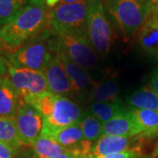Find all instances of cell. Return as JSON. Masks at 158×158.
Instances as JSON below:
<instances>
[{
	"mask_svg": "<svg viewBox=\"0 0 158 158\" xmlns=\"http://www.w3.org/2000/svg\"><path fill=\"white\" fill-rule=\"evenodd\" d=\"M49 11L45 0H33L22 12L0 29V40L6 53H11L48 29Z\"/></svg>",
	"mask_w": 158,
	"mask_h": 158,
	"instance_id": "1",
	"label": "cell"
},
{
	"mask_svg": "<svg viewBox=\"0 0 158 158\" xmlns=\"http://www.w3.org/2000/svg\"><path fill=\"white\" fill-rule=\"evenodd\" d=\"M26 104L32 105L43 115L44 124L41 133L43 135L78 123L82 118V110L76 102L48 91L34 97Z\"/></svg>",
	"mask_w": 158,
	"mask_h": 158,
	"instance_id": "2",
	"label": "cell"
},
{
	"mask_svg": "<svg viewBox=\"0 0 158 158\" xmlns=\"http://www.w3.org/2000/svg\"><path fill=\"white\" fill-rule=\"evenodd\" d=\"M153 6V0H106V10L125 42L135 36Z\"/></svg>",
	"mask_w": 158,
	"mask_h": 158,
	"instance_id": "3",
	"label": "cell"
},
{
	"mask_svg": "<svg viewBox=\"0 0 158 158\" xmlns=\"http://www.w3.org/2000/svg\"><path fill=\"white\" fill-rule=\"evenodd\" d=\"M49 27L13 52L6 53L9 64L15 68H25L43 72L54 55L49 39Z\"/></svg>",
	"mask_w": 158,
	"mask_h": 158,
	"instance_id": "4",
	"label": "cell"
},
{
	"mask_svg": "<svg viewBox=\"0 0 158 158\" xmlns=\"http://www.w3.org/2000/svg\"><path fill=\"white\" fill-rule=\"evenodd\" d=\"M90 0L59 4L49 11V30L53 35L85 34Z\"/></svg>",
	"mask_w": 158,
	"mask_h": 158,
	"instance_id": "5",
	"label": "cell"
},
{
	"mask_svg": "<svg viewBox=\"0 0 158 158\" xmlns=\"http://www.w3.org/2000/svg\"><path fill=\"white\" fill-rule=\"evenodd\" d=\"M52 51H60L82 68L92 69L98 62L97 51L90 43L86 34H69L49 39Z\"/></svg>",
	"mask_w": 158,
	"mask_h": 158,
	"instance_id": "6",
	"label": "cell"
},
{
	"mask_svg": "<svg viewBox=\"0 0 158 158\" xmlns=\"http://www.w3.org/2000/svg\"><path fill=\"white\" fill-rule=\"evenodd\" d=\"M85 34L97 52L106 54L110 51L113 29L102 0H90Z\"/></svg>",
	"mask_w": 158,
	"mask_h": 158,
	"instance_id": "7",
	"label": "cell"
},
{
	"mask_svg": "<svg viewBox=\"0 0 158 158\" xmlns=\"http://www.w3.org/2000/svg\"><path fill=\"white\" fill-rule=\"evenodd\" d=\"M8 77L22 104L48 91L45 75L41 71L15 68L9 64Z\"/></svg>",
	"mask_w": 158,
	"mask_h": 158,
	"instance_id": "8",
	"label": "cell"
},
{
	"mask_svg": "<svg viewBox=\"0 0 158 158\" xmlns=\"http://www.w3.org/2000/svg\"><path fill=\"white\" fill-rule=\"evenodd\" d=\"M19 137L24 146L32 147L43 129L44 118L30 104H22L14 117Z\"/></svg>",
	"mask_w": 158,
	"mask_h": 158,
	"instance_id": "9",
	"label": "cell"
},
{
	"mask_svg": "<svg viewBox=\"0 0 158 158\" xmlns=\"http://www.w3.org/2000/svg\"><path fill=\"white\" fill-rule=\"evenodd\" d=\"M43 73L45 75L48 92L67 98L76 93L62 62L55 53L44 69Z\"/></svg>",
	"mask_w": 158,
	"mask_h": 158,
	"instance_id": "10",
	"label": "cell"
},
{
	"mask_svg": "<svg viewBox=\"0 0 158 158\" xmlns=\"http://www.w3.org/2000/svg\"><path fill=\"white\" fill-rule=\"evenodd\" d=\"M137 43L147 55L158 59V11L153 6L136 34Z\"/></svg>",
	"mask_w": 158,
	"mask_h": 158,
	"instance_id": "11",
	"label": "cell"
},
{
	"mask_svg": "<svg viewBox=\"0 0 158 158\" xmlns=\"http://www.w3.org/2000/svg\"><path fill=\"white\" fill-rule=\"evenodd\" d=\"M142 136L121 137V136L103 135L93 145L90 152V158L95 156H105L118 154L132 149H141L136 146L135 142Z\"/></svg>",
	"mask_w": 158,
	"mask_h": 158,
	"instance_id": "12",
	"label": "cell"
},
{
	"mask_svg": "<svg viewBox=\"0 0 158 158\" xmlns=\"http://www.w3.org/2000/svg\"><path fill=\"white\" fill-rule=\"evenodd\" d=\"M103 135L136 137L141 136V130L130 109L103 124Z\"/></svg>",
	"mask_w": 158,
	"mask_h": 158,
	"instance_id": "13",
	"label": "cell"
},
{
	"mask_svg": "<svg viewBox=\"0 0 158 158\" xmlns=\"http://www.w3.org/2000/svg\"><path fill=\"white\" fill-rule=\"evenodd\" d=\"M21 105L9 77L0 76V116L14 118Z\"/></svg>",
	"mask_w": 158,
	"mask_h": 158,
	"instance_id": "14",
	"label": "cell"
},
{
	"mask_svg": "<svg viewBox=\"0 0 158 158\" xmlns=\"http://www.w3.org/2000/svg\"><path fill=\"white\" fill-rule=\"evenodd\" d=\"M53 52L59 57L63 68L72 83L76 93L77 92L83 93L84 91L88 90L92 83L91 77L90 74L88 73V71L85 69L79 66L76 62H74L72 60H70L62 52L60 51H53Z\"/></svg>",
	"mask_w": 158,
	"mask_h": 158,
	"instance_id": "15",
	"label": "cell"
},
{
	"mask_svg": "<svg viewBox=\"0 0 158 158\" xmlns=\"http://www.w3.org/2000/svg\"><path fill=\"white\" fill-rule=\"evenodd\" d=\"M46 136L52 138L59 145L65 148H68L69 150L74 148L81 141L85 140L83 131L79 122L62 127L61 129L57 130Z\"/></svg>",
	"mask_w": 158,
	"mask_h": 158,
	"instance_id": "16",
	"label": "cell"
},
{
	"mask_svg": "<svg viewBox=\"0 0 158 158\" xmlns=\"http://www.w3.org/2000/svg\"><path fill=\"white\" fill-rule=\"evenodd\" d=\"M141 130V136L153 137L158 134V112L130 108Z\"/></svg>",
	"mask_w": 158,
	"mask_h": 158,
	"instance_id": "17",
	"label": "cell"
},
{
	"mask_svg": "<svg viewBox=\"0 0 158 158\" xmlns=\"http://www.w3.org/2000/svg\"><path fill=\"white\" fill-rule=\"evenodd\" d=\"M118 82L115 79L105 80L96 85L90 93V100L92 103L118 101Z\"/></svg>",
	"mask_w": 158,
	"mask_h": 158,
	"instance_id": "18",
	"label": "cell"
},
{
	"mask_svg": "<svg viewBox=\"0 0 158 158\" xmlns=\"http://www.w3.org/2000/svg\"><path fill=\"white\" fill-rule=\"evenodd\" d=\"M130 108L146 109L158 112V96L149 87H144L133 92L127 98Z\"/></svg>",
	"mask_w": 158,
	"mask_h": 158,
	"instance_id": "19",
	"label": "cell"
},
{
	"mask_svg": "<svg viewBox=\"0 0 158 158\" xmlns=\"http://www.w3.org/2000/svg\"><path fill=\"white\" fill-rule=\"evenodd\" d=\"M32 149L36 158H52L69 151L68 148L62 147L52 138L43 135H40L34 141Z\"/></svg>",
	"mask_w": 158,
	"mask_h": 158,
	"instance_id": "20",
	"label": "cell"
},
{
	"mask_svg": "<svg viewBox=\"0 0 158 158\" xmlns=\"http://www.w3.org/2000/svg\"><path fill=\"white\" fill-rule=\"evenodd\" d=\"M127 109L123 107L118 101L92 103L89 107V113L94 115L102 124L126 112Z\"/></svg>",
	"mask_w": 158,
	"mask_h": 158,
	"instance_id": "21",
	"label": "cell"
},
{
	"mask_svg": "<svg viewBox=\"0 0 158 158\" xmlns=\"http://www.w3.org/2000/svg\"><path fill=\"white\" fill-rule=\"evenodd\" d=\"M0 142L19 149L24 147L18 134L14 118L0 116Z\"/></svg>",
	"mask_w": 158,
	"mask_h": 158,
	"instance_id": "22",
	"label": "cell"
},
{
	"mask_svg": "<svg viewBox=\"0 0 158 158\" xmlns=\"http://www.w3.org/2000/svg\"><path fill=\"white\" fill-rule=\"evenodd\" d=\"M85 140L95 141L103 136V124L89 112L85 113L79 121Z\"/></svg>",
	"mask_w": 158,
	"mask_h": 158,
	"instance_id": "23",
	"label": "cell"
},
{
	"mask_svg": "<svg viewBox=\"0 0 158 158\" xmlns=\"http://www.w3.org/2000/svg\"><path fill=\"white\" fill-rule=\"evenodd\" d=\"M25 6L23 0H0V29L17 18Z\"/></svg>",
	"mask_w": 158,
	"mask_h": 158,
	"instance_id": "24",
	"label": "cell"
},
{
	"mask_svg": "<svg viewBox=\"0 0 158 158\" xmlns=\"http://www.w3.org/2000/svg\"><path fill=\"white\" fill-rule=\"evenodd\" d=\"M140 156H141V149H132L118 154H113L105 156H95L91 158H138Z\"/></svg>",
	"mask_w": 158,
	"mask_h": 158,
	"instance_id": "25",
	"label": "cell"
},
{
	"mask_svg": "<svg viewBox=\"0 0 158 158\" xmlns=\"http://www.w3.org/2000/svg\"><path fill=\"white\" fill-rule=\"evenodd\" d=\"M17 150L8 144L0 142V158H13Z\"/></svg>",
	"mask_w": 158,
	"mask_h": 158,
	"instance_id": "26",
	"label": "cell"
},
{
	"mask_svg": "<svg viewBox=\"0 0 158 158\" xmlns=\"http://www.w3.org/2000/svg\"><path fill=\"white\" fill-rule=\"evenodd\" d=\"M8 67L9 62L3 55V45L0 40V76H8Z\"/></svg>",
	"mask_w": 158,
	"mask_h": 158,
	"instance_id": "27",
	"label": "cell"
},
{
	"mask_svg": "<svg viewBox=\"0 0 158 158\" xmlns=\"http://www.w3.org/2000/svg\"><path fill=\"white\" fill-rule=\"evenodd\" d=\"M13 158H36L34 156L33 149H25V150H21V148H19L17 152L15 154V156Z\"/></svg>",
	"mask_w": 158,
	"mask_h": 158,
	"instance_id": "28",
	"label": "cell"
},
{
	"mask_svg": "<svg viewBox=\"0 0 158 158\" xmlns=\"http://www.w3.org/2000/svg\"><path fill=\"white\" fill-rule=\"evenodd\" d=\"M149 87L158 96V72H156L153 76L152 79L150 81V84H149Z\"/></svg>",
	"mask_w": 158,
	"mask_h": 158,
	"instance_id": "29",
	"label": "cell"
},
{
	"mask_svg": "<svg viewBox=\"0 0 158 158\" xmlns=\"http://www.w3.org/2000/svg\"><path fill=\"white\" fill-rule=\"evenodd\" d=\"M52 158H83L82 156H80L78 155H77V154H75L72 151H70V150H69L67 152L63 153V154H61V155H58L56 156H55V157H52Z\"/></svg>",
	"mask_w": 158,
	"mask_h": 158,
	"instance_id": "30",
	"label": "cell"
},
{
	"mask_svg": "<svg viewBox=\"0 0 158 158\" xmlns=\"http://www.w3.org/2000/svg\"><path fill=\"white\" fill-rule=\"evenodd\" d=\"M62 0H45V3H46V6H48V7H54V6H56L59 3V2H61Z\"/></svg>",
	"mask_w": 158,
	"mask_h": 158,
	"instance_id": "31",
	"label": "cell"
},
{
	"mask_svg": "<svg viewBox=\"0 0 158 158\" xmlns=\"http://www.w3.org/2000/svg\"><path fill=\"white\" fill-rule=\"evenodd\" d=\"M153 156L155 157H158V140L156 141V147L154 149V152H153Z\"/></svg>",
	"mask_w": 158,
	"mask_h": 158,
	"instance_id": "32",
	"label": "cell"
},
{
	"mask_svg": "<svg viewBox=\"0 0 158 158\" xmlns=\"http://www.w3.org/2000/svg\"><path fill=\"white\" fill-rule=\"evenodd\" d=\"M138 158H156L153 155H141Z\"/></svg>",
	"mask_w": 158,
	"mask_h": 158,
	"instance_id": "33",
	"label": "cell"
},
{
	"mask_svg": "<svg viewBox=\"0 0 158 158\" xmlns=\"http://www.w3.org/2000/svg\"><path fill=\"white\" fill-rule=\"evenodd\" d=\"M154 1V5H155V7L156 8V10L158 11V0H153Z\"/></svg>",
	"mask_w": 158,
	"mask_h": 158,
	"instance_id": "34",
	"label": "cell"
},
{
	"mask_svg": "<svg viewBox=\"0 0 158 158\" xmlns=\"http://www.w3.org/2000/svg\"><path fill=\"white\" fill-rule=\"evenodd\" d=\"M24 1V3H25V6H27V4H29L31 1H33V0H23Z\"/></svg>",
	"mask_w": 158,
	"mask_h": 158,
	"instance_id": "35",
	"label": "cell"
}]
</instances>
